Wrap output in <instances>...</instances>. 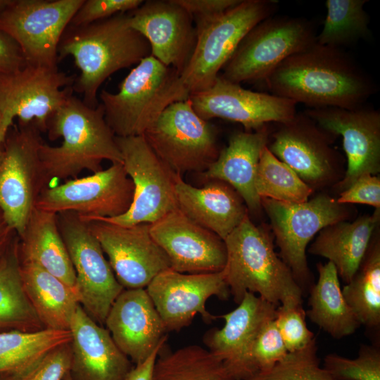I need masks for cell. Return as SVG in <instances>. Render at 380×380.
<instances>
[{"instance_id": "9c48e42d", "label": "cell", "mask_w": 380, "mask_h": 380, "mask_svg": "<svg viewBox=\"0 0 380 380\" xmlns=\"http://www.w3.org/2000/svg\"><path fill=\"white\" fill-rule=\"evenodd\" d=\"M217 127L201 118L188 99L170 104L142 136L156 156L181 175L203 172L217 160Z\"/></svg>"}, {"instance_id": "d590c367", "label": "cell", "mask_w": 380, "mask_h": 380, "mask_svg": "<svg viewBox=\"0 0 380 380\" xmlns=\"http://www.w3.org/2000/svg\"><path fill=\"white\" fill-rule=\"evenodd\" d=\"M367 1L327 0V15L322 30L317 34V42L341 49L369 37V18L364 8Z\"/></svg>"}, {"instance_id": "8fae6325", "label": "cell", "mask_w": 380, "mask_h": 380, "mask_svg": "<svg viewBox=\"0 0 380 380\" xmlns=\"http://www.w3.org/2000/svg\"><path fill=\"white\" fill-rule=\"evenodd\" d=\"M34 122L20 125L4 142L0 163V211L20 236L42 191L48 186L39 150L43 143Z\"/></svg>"}, {"instance_id": "836d02e7", "label": "cell", "mask_w": 380, "mask_h": 380, "mask_svg": "<svg viewBox=\"0 0 380 380\" xmlns=\"http://www.w3.org/2000/svg\"><path fill=\"white\" fill-rule=\"evenodd\" d=\"M343 295L361 326L379 332L380 239L377 229L353 277L342 289Z\"/></svg>"}, {"instance_id": "7402d4cb", "label": "cell", "mask_w": 380, "mask_h": 380, "mask_svg": "<svg viewBox=\"0 0 380 380\" xmlns=\"http://www.w3.org/2000/svg\"><path fill=\"white\" fill-rule=\"evenodd\" d=\"M129 26L148 41L151 56L179 74L196 44L191 15L175 0H149L128 12Z\"/></svg>"}, {"instance_id": "7c38bea8", "label": "cell", "mask_w": 380, "mask_h": 380, "mask_svg": "<svg viewBox=\"0 0 380 380\" xmlns=\"http://www.w3.org/2000/svg\"><path fill=\"white\" fill-rule=\"evenodd\" d=\"M74 75L51 68L26 64L0 75V140L4 144L13 119L20 125L34 122L41 132L56 111L72 94Z\"/></svg>"}, {"instance_id": "60d3db41", "label": "cell", "mask_w": 380, "mask_h": 380, "mask_svg": "<svg viewBox=\"0 0 380 380\" xmlns=\"http://www.w3.org/2000/svg\"><path fill=\"white\" fill-rule=\"evenodd\" d=\"M305 316L302 305L277 308L274 321L288 353L304 348L316 338L308 328Z\"/></svg>"}, {"instance_id": "52a82bcc", "label": "cell", "mask_w": 380, "mask_h": 380, "mask_svg": "<svg viewBox=\"0 0 380 380\" xmlns=\"http://www.w3.org/2000/svg\"><path fill=\"white\" fill-rule=\"evenodd\" d=\"M261 204L269 217L280 258L305 296L312 285L306 258L308 244L323 228L346 220L349 210L327 194L303 203L262 198Z\"/></svg>"}, {"instance_id": "cb8c5ba5", "label": "cell", "mask_w": 380, "mask_h": 380, "mask_svg": "<svg viewBox=\"0 0 380 380\" xmlns=\"http://www.w3.org/2000/svg\"><path fill=\"white\" fill-rule=\"evenodd\" d=\"M104 324L118 348L135 365L167 341L165 326L146 289H124Z\"/></svg>"}, {"instance_id": "ab89813d", "label": "cell", "mask_w": 380, "mask_h": 380, "mask_svg": "<svg viewBox=\"0 0 380 380\" xmlns=\"http://www.w3.org/2000/svg\"><path fill=\"white\" fill-rule=\"evenodd\" d=\"M287 353L274 319L261 329L252 346L250 361L253 376L270 369Z\"/></svg>"}, {"instance_id": "f35d334b", "label": "cell", "mask_w": 380, "mask_h": 380, "mask_svg": "<svg viewBox=\"0 0 380 380\" xmlns=\"http://www.w3.org/2000/svg\"><path fill=\"white\" fill-rule=\"evenodd\" d=\"M322 367L339 380H380V349L377 345L362 344L353 359L330 353Z\"/></svg>"}, {"instance_id": "4dcf8cb0", "label": "cell", "mask_w": 380, "mask_h": 380, "mask_svg": "<svg viewBox=\"0 0 380 380\" xmlns=\"http://www.w3.org/2000/svg\"><path fill=\"white\" fill-rule=\"evenodd\" d=\"M317 267L318 279L308 291L306 315L334 338L353 334L361 324L343 295L335 266L328 261Z\"/></svg>"}, {"instance_id": "4316f807", "label": "cell", "mask_w": 380, "mask_h": 380, "mask_svg": "<svg viewBox=\"0 0 380 380\" xmlns=\"http://www.w3.org/2000/svg\"><path fill=\"white\" fill-rule=\"evenodd\" d=\"M270 131L267 124L254 131L234 133L217 160L202 172L203 179H217L229 184L242 198L247 209L255 213L262 208L255 189L256 172Z\"/></svg>"}, {"instance_id": "44dd1931", "label": "cell", "mask_w": 380, "mask_h": 380, "mask_svg": "<svg viewBox=\"0 0 380 380\" xmlns=\"http://www.w3.org/2000/svg\"><path fill=\"white\" fill-rule=\"evenodd\" d=\"M150 233L181 273H213L223 270L227 262L224 241L197 224L179 208L150 224Z\"/></svg>"}, {"instance_id": "f6af8a7d", "label": "cell", "mask_w": 380, "mask_h": 380, "mask_svg": "<svg viewBox=\"0 0 380 380\" xmlns=\"http://www.w3.org/2000/svg\"><path fill=\"white\" fill-rule=\"evenodd\" d=\"M192 17L193 20L217 16L237 5L241 0H175Z\"/></svg>"}, {"instance_id": "f907efd6", "label": "cell", "mask_w": 380, "mask_h": 380, "mask_svg": "<svg viewBox=\"0 0 380 380\" xmlns=\"http://www.w3.org/2000/svg\"><path fill=\"white\" fill-rule=\"evenodd\" d=\"M0 380H16V379L11 374H0Z\"/></svg>"}, {"instance_id": "681fc988", "label": "cell", "mask_w": 380, "mask_h": 380, "mask_svg": "<svg viewBox=\"0 0 380 380\" xmlns=\"http://www.w3.org/2000/svg\"><path fill=\"white\" fill-rule=\"evenodd\" d=\"M12 0H0V14L8 6Z\"/></svg>"}, {"instance_id": "603a6c76", "label": "cell", "mask_w": 380, "mask_h": 380, "mask_svg": "<svg viewBox=\"0 0 380 380\" xmlns=\"http://www.w3.org/2000/svg\"><path fill=\"white\" fill-rule=\"evenodd\" d=\"M277 306L254 293L247 292L238 306L219 317L224 320L221 329H211L203 341L220 358L236 380L253 376L250 353L261 329L275 318Z\"/></svg>"}, {"instance_id": "7bdbcfd3", "label": "cell", "mask_w": 380, "mask_h": 380, "mask_svg": "<svg viewBox=\"0 0 380 380\" xmlns=\"http://www.w3.org/2000/svg\"><path fill=\"white\" fill-rule=\"evenodd\" d=\"M70 343L51 350L33 368L16 380H63L69 372L71 362Z\"/></svg>"}, {"instance_id": "8d00e7d4", "label": "cell", "mask_w": 380, "mask_h": 380, "mask_svg": "<svg viewBox=\"0 0 380 380\" xmlns=\"http://www.w3.org/2000/svg\"><path fill=\"white\" fill-rule=\"evenodd\" d=\"M255 189L261 198L288 203L305 202L313 192L289 166L270 152L267 145L260 153Z\"/></svg>"}, {"instance_id": "83f0119b", "label": "cell", "mask_w": 380, "mask_h": 380, "mask_svg": "<svg viewBox=\"0 0 380 380\" xmlns=\"http://www.w3.org/2000/svg\"><path fill=\"white\" fill-rule=\"evenodd\" d=\"M380 220V208L352 222L340 221L323 228L308 248L335 266L338 275L348 284L359 267Z\"/></svg>"}, {"instance_id": "277c9868", "label": "cell", "mask_w": 380, "mask_h": 380, "mask_svg": "<svg viewBox=\"0 0 380 380\" xmlns=\"http://www.w3.org/2000/svg\"><path fill=\"white\" fill-rule=\"evenodd\" d=\"M224 241L227 262L223 272L236 303L250 292L277 307L302 305L303 291L274 251L268 230L254 224L247 215Z\"/></svg>"}, {"instance_id": "b9f144b4", "label": "cell", "mask_w": 380, "mask_h": 380, "mask_svg": "<svg viewBox=\"0 0 380 380\" xmlns=\"http://www.w3.org/2000/svg\"><path fill=\"white\" fill-rule=\"evenodd\" d=\"M142 0H84L68 26L80 27L130 12L142 4Z\"/></svg>"}, {"instance_id": "8992f818", "label": "cell", "mask_w": 380, "mask_h": 380, "mask_svg": "<svg viewBox=\"0 0 380 380\" xmlns=\"http://www.w3.org/2000/svg\"><path fill=\"white\" fill-rule=\"evenodd\" d=\"M277 6L274 0H241L217 16L194 21L197 34L196 46L179 75L189 97L213 84L246 34L258 23L273 15Z\"/></svg>"}, {"instance_id": "f1b7e54d", "label": "cell", "mask_w": 380, "mask_h": 380, "mask_svg": "<svg viewBox=\"0 0 380 380\" xmlns=\"http://www.w3.org/2000/svg\"><path fill=\"white\" fill-rule=\"evenodd\" d=\"M18 238L20 262L35 263L75 289L76 275L58 229L57 214L34 208Z\"/></svg>"}, {"instance_id": "c3c4849f", "label": "cell", "mask_w": 380, "mask_h": 380, "mask_svg": "<svg viewBox=\"0 0 380 380\" xmlns=\"http://www.w3.org/2000/svg\"><path fill=\"white\" fill-rule=\"evenodd\" d=\"M15 234V232L7 224L0 211V260L17 236Z\"/></svg>"}, {"instance_id": "74e56055", "label": "cell", "mask_w": 380, "mask_h": 380, "mask_svg": "<svg viewBox=\"0 0 380 380\" xmlns=\"http://www.w3.org/2000/svg\"><path fill=\"white\" fill-rule=\"evenodd\" d=\"M247 380H339L323 367L317 355L316 338L304 348L289 352L270 369Z\"/></svg>"}, {"instance_id": "e575fe53", "label": "cell", "mask_w": 380, "mask_h": 380, "mask_svg": "<svg viewBox=\"0 0 380 380\" xmlns=\"http://www.w3.org/2000/svg\"><path fill=\"white\" fill-rule=\"evenodd\" d=\"M153 380H236L224 362L209 350L189 345L172 352L160 350Z\"/></svg>"}, {"instance_id": "ba28073f", "label": "cell", "mask_w": 380, "mask_h": 380, "mask_svg": "<svg viewBox=\"0 0 380 380\" xmlns=\"http://www.w3.org/2000/svg\"><path fill=\"white\" fill-rule=\"evenodd\" d=\"M316 42L315 25L310 20L272 15L246 34L219 75L239 84L263 81L288 57Z\"/></svg>"}, {"instance_id": "d6a6232c", "label": "cell", "mask_w": 380, "mask_h": 380, "mask_svg": "<svg viewBox=\"0 0 380 380\" xmlns=\"http://www.w3.org/2000/svg\"><path fill=\"white\" fill-rule=\"evenodd\" d=\"M70 330L0 332V374L19 377L57 347L70 343Z\"/></svg>"}, {"instance_id": "ac0fdd59", "label": "cell", "mask_w": 380, "mask_h": 380, "mask_svg": "<svg viewBox=\"0 0 380 380\" xmlns=\"http://www.w3.org/2000/svg\"><path fill=\"white\" fill-rule=\"evenodd\" d=\"M167 331H179L199 314L206 323L218 318L208 311L211 296L227 300L229 289L223 270L213 273L188 274L172 269L158 274L146 288Z\"/></svg>"}, {"instance_id": "d4e9b609", "label": "cell", "mask_w": 380, "mask_h": 380, "mask_svg": "<svg viewBox=\"0 0 380 380\" xmlns=\"http://www.w3.org/2000/svg\"><path fill=\"white\" fill-rule=\"evenodd\" d=\"M71 362L68 380H125L133 368L109 331L80 305L71 320Z\"/></svg>"}, {"instance_id": "30bf717a", "label": "cell", "mask_w": 380, "mask_h": 380, "mask_svg": "<svg viewBox=\"0 0 380 380\" xmlns=\"http://www.w3.org/2000/svg\"><path fill=\"white\" fill-rule=\"evenodd\" d=\"M124 168L134 184L129 210L115 217L99 220L120 226L152 224L178 208L175 182L179 174L160 159L141 136L115 137Z\"/></svg>"}, {"instance_id": "7a4b0ae2", "label": "cell", "mask_w": 380, "mask_h": 380, "mask_svg": "<svg viewBox=\"0 0 380 380\" xmlns=\"http://www.w3.org/2000/svg\"><path fill=\"white\" fill-rule=\"evenodd\" d=\"M128 19V13H121L86 25L68 26L61 37L58 59L73 58L80 74L72 88L89 107L99 106V89L112 74L151 55L148 41Z\"/></svg>"}, {"instance_id": "db71d44e", "label": "cell", "mask_w": 380, "mask_h": 380, "mask_svg": "<svg viewBox=\"0 0 380 380\" xmlns=\"http://www.w3.org/2000/svg\"><path fill=\"white\" fill-rule=\"evenodd\" d=\"M63 380H68L67 379H64Z\"/></svg>"}, {"instance_id": "bcb514c9", "label": "cell", "mask_w": 380, "mask_h": 380, "mask_svg": "<svg viewBox=\"0 0 380 380\" xmlns=\"http://www.w3.org/2000/svg\"><path fill=\"white\" fill-rule=\"evenodd\" d=\"M26 65L18 45L0 31V75L18 70Z\"/></svg>"}, {"instance_id": "3957f363", "label": "cell", "mask_w": 380, "mask_h": 380, "mask_svg": "<svg viewBox=\"0 0 380 380\" xmlns=\"http://www.w3.org/2000/svg\"><path fill=\"white\" fill-rule=\"evenodd\" d=\"M46 132L52 141L63 138L59 146L43 142L39 147L48 186L53 180L77 178L85 170L98 172L103 170V160L122 163L115 135L105 120L101 103L91 108L70 95L49 120Z\"/></svg>"}, {"instance_id": "4fadbf2b", "label": "cell", "mask_w": 380, "mask_h": 380, "mask_svg": "<svg viewBox=\"0 0 380 380\" xmlns=\"http://www.w3.org/2000/svg\"><path fill=\"white\" fill-rule=\"evenodd\" d=\"M57 221L75 270L80 305L94 322L103 325L124 288L87 222L77 213L69 211L58 213Z\"/></svg>"}, {"instance_id": "2e32d148", "label": "cell", "mask_w": 380, "mask_h": 380, "mask_svg": "<svg viewBox=\"0 0 380 380\" xmlns=\"http://www.w3.org/2000/svg\"><path fill=\"white\" fill-rule=\"evenodd\" d=\"M277 124L267 144L270 152L312 190L333 182L340 160L338 153L331 146L335 136L305 112Z\"/></svg>"}, {"instance_id": "9a60e30c", "label": "cell", "mask_w": 380, "mask_h": 380, "mask_svg": "<svg viewBox=\"0 0 380 380\" xmlns=\"http://www.w3.org/2000/svg\"><path fill=\"white\" fill-rule=\"evenodd\" d=\"M133 196L134 184L122 163H113L91 175L46 186L35 208L56 214L74 212L83 220L115 217L129 210Z\"/></svg>"}, {"instance_id": "7dc6e473", "label": "cell", "mask_w": 380, "mask_h": 380, "mask_svg": "<svg viewBox=\"0 0 380 380\" xmlns=\"http://www.w3.org/2000/svg\"><path fill=\"white\" fill-rule=\"evenodd\" d=\"M161 343L152 353L141 363L135 365L128 373L125 380H153V367L160 350L164 346Z\"/></svg>"}, {"instance_id": "d6986e66", "label": "cell", "mask_w": 380, "mask_h": 380, "mask_svg": "<svg viewBox=\"0 0 380 380\" xmlns=\"http://www.w3.org/2000/svg\"><path fill=\"white\" fill-rule=\"evenodd\" d=\"M322 128L341 136L347 158L343 178L336 184L341 192L365 174L380 172V112L365 104L355 108H310L304 111Z\"/></svg>"}, {"instance_id": "5bb4252c", "label": "cell", "mask_w": 380, "mask_h": 380, "mask_svg": "<svg viewBox=\"0 0 380 380\" xmlns=\"http://www.w3.org/2000/svg\"><path fill=\"white\" fill-rule=\"evenodd\" d=\"M84 0H12L0 31L20 47L26 64L56 68L65 30Z\"/></svg>"}, {"instance_id": "6da1fadb", "label": "cell", "mask_w": 380, "mask_h": 380, "mask_svg": "<svg viewBox=\"0 0 380 380\" xmlns=\"http://www.w3.org/2000/svg\"><path fill=\"white\" fill-rule=\"evenodd\" d=\"M262 82L270 94L310 108L355 109L377 91L348 53L317 42L288 57Z\"/></svg>"}, {"instance_id": "ffe728a7", "label": "cell", "mask_w": 380, "mask_h": 380, "mask_svg": "<svg viewBox=\"0 0 380 380\" xmlns=\"http://www.w3.org/2000/svg\"><path fill=\"white\" fill-rule=\"evenodd\" d=\"M195 112L210 121L222 118L241 124L245 131L256 130L269 122L281 123L296 114V103L272 94L246 89L218 76L208 89L189 96Z\"/></svg>"}, {"instance_id": "816d5d0a", "label": "cell", "mask_w": 380, "mask_h": 380, "mask_svg": "<svg viewBox=\"0 0 380 380\" xmlns=\"http://www.w3.org/2000/svg\"><path fill=\"white\" fill-rule=\"evenodd\" d=\"M1 114H0V129H1ZM1 145H2V143L0 140V155L2 153V148H1Z\"/></svg>"}, {"instance_id": "ee69618b", "label": "cell", "mask_w": 380, "mask_h": 380, "mask_svg": "<svg viewBox=\"0 0 380 380\" xmlns=\"http://www.w3.org/2000/svg\"><path fill=\"white\" fill-rule=\"evenodd\" d=\"M338 203H362L380 208V179L376 175L365 174L341 192Z\"/></svg>"}, {"instance_id": "f5cc1de1", "label": "cell", "mask_w": 380, "mask_h": 380, "mask_svg": "<svg viewBox=\"0 0 380 380\" xmlns=\"http://www.w3.org/2000/svg\"><path fill=\"white\" fill-rule=\"evenodd\" d=\"M1 156H2V153H1V154L0 155V163H1Z\"/></svg>"}, {"instance_id": "1f68e13d", "label": "cell", "mask_w": 380, "mask_h": 380, "mask_svg": "<svg viewBox=\"0 0 380 380\" xmlns=\"http://www.w3.org/2000/svg\"><path fill=\"white\" fill-rule=\"evenodd\" d=\"M42 329L44 327L23 286L17 235L0 260V332H34Z\"/></svg>"}, {"instance_id": "e0dca14e", "label": "cell", "mask_w": 380, "mask_h": 380, "mask_svg": "<svg viewBox=\"0 0 380 380\" xmlns=\"http://www.w3.org/2000/svg\"><path fill=\"white\" fill-rule=\"evenodd\" d=\"M85 222L124 289H146L158 274L170 269L167 255L151 235L150 224L120 226L99 220Z\"/></svg>"}, {"instance_id": "5b68a950", "label": "cell", "mask_w": 380, "mask_h": 380, "mask_svg": "<svg viewBox=\"0 0 380 380\" xmlns=\"http://www.w3.org/2000/svg\"><path fill=\"white\" fill-rule=\"evenodd\" d=\"M104 118L115 137L141 136L171 103L189 99L179 72L151 55L143 58L119 85L117 93L103 89Z\"/></svg>"}, {"instance_id": "484cf974", "label": "cell", "mask_w": 380, "mask_h": 380, "mask_svg": "<svg viewBox=\"0 0 380 380\" xmlns=\"http://www.w3.org/2000/svg\"><path fill=\"white\" fill-rule=\"evenodd\" d=\"M207 182L198 188L185 182L178 175L175 182L178 208L224 240L248 215V209L229 184L217 179Z\"/></svg>"}, {"instance_id": "f546056e", "label": "cell", "mask_w": 380, "mask_h": 380, "mask_svg": "<svg viewBox=\"0 0 380 380\" xmlns=\"http://www.w3.org/2000/svg\"><path fill=\"white\" fill-rule=\"evenodd\" d=\"M20 274L24 291L44 329L70 330L80 305L76 289L33 262H20Z\"/></svg>"}]
</instances>
